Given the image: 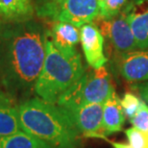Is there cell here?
<instances>
[{"label": "cell", "instance_id": "obj_14", "mask_svg": "<svg viewBox=\"0 0 148 148\" xmlns=\"http://www.w3.org/2000/svg\"><path fill=\"white\" fill-rule=\"evenodd\" d=\"M20 130L18 106H13L0 94V138L16 134Z\"/></svg>", "mask_w": 148, "mask_h": 148}, {"label": "cell", "instance_id": "obj_15", "mask_svg": "<svg viewBox=\"0 0 148 148\" xmlns=\"http://www.w3.org/2000/svg\"><path fill=\"white\" fill-rule=\"evenodd\" d=\"M0 148H53L50 144L22 130L0 138Z\"/></svg>", "mask_w": 148, "mask_h": 148}, {"label": "cell", "instance_id": "obj_1", "mask_svg": "<svg viewBox=\"0 0 148 148\" xmlns=\"http://www.w3.org/2000/svg\"><path fill=\"white\" fill-rule=\"evenodd\" d=\"M45 31L27 20L0 27V84L13 97L34 90L45 59Z\"/></svg>", "mask_w": 148, "mask_h": 148}, {"label": "cell", "instance_id": "obj_3", "mask_svg": "<svg viewBox=\"0 0 148 148\" xmlns=\"http://www.w3.org/2000/svg\"><path fill=\"white\" fill-rule=\"evenodd\" d=\"M45 48L43 66L34 91L40 99L57 104L60 97L81 78L86 70L77 50L69 53L61 51L46 34Z\"/></svg>", "mask_w": 148, "mask_h": 148}, {"label": "cell", "instance_id": "obj_7", "mask_svg": "<svg viewBox=\"0 0 148 148\" xmlns=\"http://www.w3.org/2000/svg\"><path fill=\"white\" fill-rule=\"evenodd\" d=\"M97 22L104 38H108L118 52L128 53L138 50L134 35L123 12L110 19L98 18Z\"/></svg>", "mask_w": 148, "mask_h": 148}, {"label": "cell", "instance_id": "obj_12", "mask_svg": "<svg viewBox=\"0 0 148 148\" xmlns=\"http://www.w3.org/2000/svg\"><path fill=\"white\" fill-rule=\"evenodd\" d=\"M125 120V115L121 107V100L115 91L112 92L103 105V128L106 136L119 132Z\"/></svg>", "mask_w": 148, "mask_h": 148}, {"label": "cell", "instance_id": "obj_19", "mask_svg": "<svg viewBox=\"0 0 148 148\" xmlns=\"http://www.w3.org/2000/svg\"><path fill=\"white\" fill-rule=\"evenodd\" d=\"M130 121L135 128L148 135V106L145 102L143 101L138 112Z\"/></svg>", "mask_w": 148, "mask_h": 148}, {"label": "cell", "instance_id": "obj_20", "mask_svg": "<svg viewBox=\"0 0 148 148\" xmlns=\"http://www.w3.org/2000/svg\"><path fill=\"white\" fill-rule=\"evenodd\" d=\"M138 91V94L143 98V100L148 104V82L143 83V84H138L135 87Z\"/></svg>", "mask_w": 148, "mask_h": 148}, {"label": "cell", "instance_id": "obj_8", "mask_svg": "<svg viewBox=\"0 0 148 148\" xmlns=\"http://www.w3.org/2000/svg\"><path fill=\"white\" fill-rule=\"evenodd\" d=\"M138 50L148 49V0H129L123 9Z\"/></svg>", "mask_w": 148, "mask_h": 148}, {"label": "cell", "instance_id": "obj_9", "mask_svg": "<svg viewBox=\"0 0 148 148\" xmlns=\"http://www.w3.org/2000/svg\"><path fill=\"white\" fill-rule=\"evenodd\" d=\"M80 41L87 63L91 69H100L107 63L104 54V37L99 28L87 23L80 29Z\"/></svg>", "mask_w": 148, "mask_h": 148}, {"label": "cell", "instance_id": "obj_10", "mask_svg": "<svg viewBox=\"0 0 148 148\" xmlns=\"http://www.w3.org/2000/svg\"><path fill=\"white\" fill-rule=\"evenodd\" d=\"M119 71L129 82L148 80V49L124 53L119 62Z\"/></svg>", "mask_w": 148, "mask_h": 148}, {"label": "cell", "instance_id": "obj_6", "mask_svg": "<svg viewBox=\"0 0 148 148\" xmlns=\"http://www.w3.org/2000/svg\"><path fill=\"white\" fill-rule=\"evenodd\" d=\"M103 105L104 103H91L64 110L69 114L82 137L106 140L107 137L103 128Z\"/></svg>", "mask_w": 148, "mask_h": 148}, {"label": "cell", "instance_id": "obj_11", "mask_svg": "<svg viewBox=\"0 0 148 148\" xmlns=\"http://www.w3.org/2000/svg\"><path fill=\"white\" fill-rule=\"evenodd\" d=\"M70 23L54 22L49 31H46V37L54 45L63 52L75 51V46L80 41V30Z\"/></svg>", "mask_w": 148, "mask_h": 148}, {"label": "cell", "instance_id": "obj_18", "mask_svg": "<svg viewBox=\"0 0 148 148\" xmlns=\"http://www.w3.org/2000/svg\"><path fill=\"white\" fill-rule=\"evenodd\" d=\"M125 134L132 148H148V135L135 127L127 129Z\"/></svg>", "mask_w": 148, "mask_h": 148}, {"label": "cell", "instance_id": "obj_2", "mask_svg": "<svg viewBox=\"0 0 148 148\" xmlns=\"http://www.w3.org/2000/svg\"><path fill=\"white\" fill-rule=\"evenodd\" d=\"M21 130L53 148H78L81 134L67 112L57 104L35 97L18 105Z\"/></svg>", "mask_w": 148, "mask_h": 148}, {"label": "cell", "instance_id": "obj_22", "mask_svg": "<svg viewBox=\"0 0 148 148\" xmlns=\"http://www.w3.org/2000/svg\"><path fill=\"white\" fill-rule=\"evenodd\" d=\"M0 27H1V24H0Z\"/></svg>", "mask_w": 148, "mask_h": 148}, {"label": "cell", "instance_id": "obj_13", "mask_svg": "<svg viewBox=\"0 0 148 148\" xmlns=\"http://www.w3.org/2000/svg\"><path fill=\"white\" fill-rule=\"evenodd\" d=\"M32 0H0V18L8 22H23L34 14Z\"/></svg>", "mask_w": 148, "mask_h": 148}, {"label": "cell", "instance_id": "obj_21", "mask_svg": "<svg viewBox=\"0 0 148 148\" xmlns=\"http://www.w3.org/2000/svg\"><path fill=\"white\" fill-rule=\"evenodd\" d=\"M106 141H108L109 143L112 144V146L114 148H132V146L130 144H126V143H116V141H112L108 138L105 140Z\"/></svg>", "mask_w": 148, "mask_h": 148}, {"label": "cell", "instance_id": "obj_4", "mask_svg": "<svg viewBox=\"0 0 148 148\" xmlns=\"http://www.w3.org/2000/svg\"><path fill=\"white\" fill-rule=\"evenodd\" d=\"M114 91L110 73L105 66L85 71L82 77L58 100L63 109L78 108L91 103H104Z\"/></svg>", "mask_w": 148, "mask_h": 148}, {"label": "cell", "instance_id": "obj_5", "mask_svg": "<svg viewBox=\"0 0 148 148\" xmlns=\"http://www.w3.org/2000/svg\"><path fill=\"white\" fill-rule=\"evenodd\" d=\"M36 12L40 18L82 27L98 17L99 6L97 0H44Z\"/></svg>", "mask_w": 148, "mask_h": 148}, {"label": "cell", "instance_id": "obj_23", "mask_svg": "<svg viewBox=\"0 0 148 148\" xmlns=\"http://www.w3.org/2000/svg\"><path fill=\"white\" fill-rule=\"evenodd\" d=\"M0 94H1V93H0Z\"/></svg>", "mask_w": 148, "mask_h": 148}, {"label": "cell", "instance_id": "obj_17", "mask_svg": "<svg viewBox=\"0 0 148 148\" xmlns=\"http://www.w3.org/2000/svg\"><path fill=\"white\" fill-rule=\"evenodd\" d=\"M143 103V100L138 98L136 94L132 92H126L124 94L123 98L121 99V107H122L124 115L129 119H132L138 112Z\"/></svg>", "mask_w": 148, "mask_h": 148}, {"label": "cell", "instance_id": "obj_16", "mask_svg": "<svg viewBox=\"0 0 148 148\" xmlns=\"http://www.w3.org/2000/svg\"><path fill=\"white\" fill-rule=\"evenodd\" d=\"M129 0H103L99 4V14L97 18L110 19L119 14Z\"/></svg>", "mask_w": 148, "mask_h": 148}]
</instances>
